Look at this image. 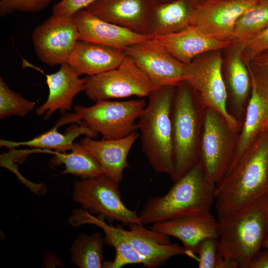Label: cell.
<instances>
[{
    "label": "cell",
    "mask_w": 268,
    "mask_h": 268,
    "mask_svg": "<svg viewBox=\"0 0 268 268\" xmlns=\"http://www.w3.org/2000/svg\"><path fill=\"white\" fill-rule=\"evenodd\" d=\"M258 0H219L201 2L193 9L190 22L209 37L232 42L238 18Z\"/></svg>",
    "instance_id": "obj_13"
},
{
    "label": "cell",
    "mask_w": 268,
    "mask_h": 268,
    "mask_svg": "<svg viewBox=\"0 0 268 268\" xmlns=\"http://www.w3.org/2000/svg\"><path fill=\"white\" fill-rule=\"evenodd\" d=\"M216 186L207 179L200 161L174 182L165 195L149 199L138 214L142 224H155L210 212Z\"/></svg>",
    "instance_id": "obj_2"
},
{
    "label": "cell",
    "mask_w": 268,
    "mask_h": 268,
    "mask_svg": "<svg viewBox=\"0 0 268 268\" xmlns=\"http://www.w3.org/2000/svg\"><path fill=\"white\" fill-rule=\"evenodd\" d=\"M175 88L153 90L137 123L142 150L149 164L156 172L170 176L174 170L171 114Z\"/></svg>",
    "instance_id": "obj_4"
},
{
    "label": "cell",
    "mask_w": 268,
    "mask_h": 268,
    "mask_svg": "<svg viewBox=\"0 0 268 268\" xmlns=\"http://www.w3.org/2000/svg\"><path fill=\"white\" fill-rule=\"evenodd\" d=\"M127 232L132 245L139 256L143 267L155 268L161 266L172 257L186 255L196 259L194 253L186 250L178 243H171L168 235L151 229L143 224L131 223Z\"/></svg>",
    "instance_id": "obj_15"
},
{
    "label": "cell",
    "mask_w": 268,
    "mask_h": 268,
    "mask_svg": "<svg viewBox=\"0 0 268 268\" xmlns=\"http://www.w3.org/2000/svg\"><path fill=\"white\" fill-rule=\"evenodd\" d=\"M153 3H162L173 1L174 0H150Z\"/></svg>",
    "instance_id": "obj_39"
},
{
    "label": "cell",
    "mask_w": 268,
    "mask_h": 268,
    "mask_svg": "<svg viewBox=\"0 0 268 268\" xmlns=\"http://www.w3.org/2000/svg\"><path fill=\"white\" fill-rule=\"evenodd\" d=\"M222 64L220 50L201 54L186 65L185 81L194 90L205 109L216 110L231 127L241 131L242 125L228 109V93L222 72Z\"/></svg>",
    "instance_id": "obj_8"
},
{
    "label": "cell",
    "mask_w": 268,
    "mask_h": 268,
    "mask_svg": "<svg viewBox=\"0 0 268 268\" xmlns=\"http://www.w3.org/2000/svg\"><path fill=\"white\" fill-rule=\"evenodd\" d=\"M268 103V99H266ZM268 131V111L266 117L264 121L262 128L261 132Z\"/></svg>",
    "instance_id": "obj_37"
},
{
    "label": "cell",
    "mask_w": 268,
    "mask_h": 268,
    "mask_svg": "<svg viewBox=\"0 0 268 268\" xmlns=\"http://www.w3.org/2000/svg\"><path fill=\"white\" fill-rule=\"evenodd\" d=\"M153 88L135 63L126 56L118 67L87 76L84 91L94 102L132 96L148 97Z\"/></svg>",
    "instance_id": "obj_10"
},
{
    "label": "cell",
    "mask_w": 268,
    "mask_h": 268,
    "mask_svg": "<svg viewBox=\"0 0 268 268\" xmlns=\"http://www.w3.org/2000/svg\"><path fill=\"white\" fill-rule=\"evenodd\" d=\"M205 108L186 82L176 86L172 107L173 172L175 182L200 161V145Z\"/></svg>",
    "instance_id": "obj_5"
},
{
    "label": "cell",
    "mask_w": 268,
    "mask_h": 268,
    "mask_svg": "<svg viewBox=\"0 0 268 268\" xmlns=\"http://www.w3.org/2000/svg\"><path fill=\"white\" fill-rule=\"evenodd\" d=\"M151 229L176 238L186 250L195 254L198 245L203 240L218 238L219 223L208 212L155 223Z\"/></svg>",
    "instance_id": "obj_19"
},
{
    "label": "cell",
    "mask_w": 268,
    "mask_h": 268,
    "mask_svg": "<svg viewBox=\"0 0 268 268\" xmlns=\"http://www.w3.org/2000/svg\"><path fill=\"white\" fill-rule=\"evenodd\" d=\"M240 43L242 59L246 63L268 50V27Z\"/></svg>",
    "instance_id": "obj_34"
},
{
    "label": "cell",
    "mask_w": 268,
    "mask_h": 268,
    "mask_svg": "<svg viewBox=\"0 0 268 268\" xmlns=\"http://www.w3.org/2000/svg\"><path fill=\"white\" fill-rule=\"evenodd\" d=\"M69 223L74 226L93 224L103 230L106 235L104 242L114 247L116 256L113 262L104 263L103 267L121 268L128 265L141 264L139 256L132 245L127 230L109 225L103 218L95 217L82 208L73 211L69 218Z\"/></svg>",
    "instance_id": "obj_23"
},
{
    "label": "cell",
    "mask_w": 268,
    "mask_h": 268,
    "mask_svg": "<svg viewBox=\"0 0 268 268\" xmlns=\"http://www.w3.org/2000/svg\"><path fill=\"white\" fill-rule=\"evenodd\" d=\"M268 27V0H258L238 19L232 42L243 43Z\"/></svg>",
    "instance_id": "obj_29"
},
{
    "label": "cell",
    "mask_w": 268,
    "mask_h": 268,
    "mask_svg": "<svg viewBox=\"0 0 268 268\" xmlns=\"http://www.w3.org/2000/svg\"><path fill=\"white\" fill-rule=\"evenodd\" d=\"M218 238H208L201 241L198 245L199 268H222L223 259L219 253Z\"/></svg>",
    "instance_id": "obj_32"
},
{
    "label": "cell",
    "mask_w": 268,
    "mask_h": 268,
    "mask_svg": "<svg viewBox=\"0 0 268 268\" xmlns=\"http://www.w3.org/2000/svg\"><path fill=\"white\" fill-rule=\"evenodd\" d=\"M58 129L57 127L54 126L49 131L25 141L13 142L0 140V144L1 146L9 148L22 145L40 149L65 152L73 149L74 141L79 136L85 135L94 138L98 134L82 124L75 123L72 125L63 134L59 133Z\"/></svg>",
    "instance_id": "obj_25"
},
{
    "label": "cell",
    "mask_w": 268,
    "mask_h": 268,
    "mask_svg": "<svg viewBox=\"0 0 268 268\" xmlns=\"http://www.w3.org/2000/svg\"><path fill=\"white\" fill-rule=\"evenodd\" d=\"M126 57L117 49L78 40L67 63L79 75L92 76L118 67Z\"/></svg>",
    "instance_id": "obj_21"
},
{
    "label": "cell",
    "mask_w": 268,
    "mask_h": 268,
    "mask_svg": "<svg viewBox=\"0 0 268 268\" xmlns=\"http://www.w3.org/2000/svg\"><path fill=\"white\" fill-rule=\"evenodd\" d=\"M39 152L55 155L53 163L63 164L65 167L61 174H70L79 176L81 179L104 174L97 160L79 142H74V148L69 153L43 149H39Z\"/></svg>",
    "instance_id": "obj_27"
},
{
    "label": "cell",
    "mask_w": 268,
    "mask_h": 268,
    "mask_svg": "<svg viewBox=\"0 0 268 268\" xmlns=\"http://www.w3.org/2000/svg\"><path fill=\"white\" fill-rule=\"evenodd\" d=\"M245 64L258 91L268 99V50Z\"/></svg>",
    "instance_id": "obj_31"
},
{
    "label": "cell",
    "mask_w": 268,
    "mask_h": 268,
    "mask_svg": "<svg viewBox=\"0 0 268 268\" xmlns=\"http://www.w3.org/2000/svg\"><path fill=\"white\" fill-rule=\"evenodd\" d=\"M193 5L195 6L198 4L199 0H190Z\"/></svg>",
    "instance_id": "obj_41"
},
{
    "label": "cell",
    "mask_w": 268,
    "mask_h": 268,
    "mask_svg": "<svg viewBox=\"0 0 268 268\" xmlns=\"http://www.w3.org/2000/svg\"><path fill=\"white\" fill-rule=\"evenodd\" d=\"M268 195V131L261 132L216 187L221 220Z\"/></svg>",
    "instance_id": "obj_1"
},
{
    "label": "cell",
    "mask_w": 268,
    "mask_h": 268,
    "mask_svg": "<svg viewBox=\"0 0 268 268\" xmlns=\"http://www.w3.org/2000/svg\"><path fill=\"white\" fill-rule=\"evenodd\" d=\"M72 196L81 208L109 222L142 224L139 215L123 203L119 183L104 174L74 182Z\"/></svg>",
    "instance_id": "obj_9"
},
{
    "label": "cell",
    "mask_w": 268,
    "mask_h": 268,
    "mask_svg": "<svg viewBox=\"0 0 268 268\" xmlns=\"http://www.w3.org/2000/svg\"><path fill=\"white\" fill-rule=\"evenodd\" d=\"M215 0H199L198 3H201V2L210 1H215Z\"/></svg>",
    "instance_id": "obj_42"
},
{
    "label": "cell",
    "mask_w": 268,
    "mask_h": 268,
    "mask_svg": "<svg viewBox=\"0 0 268 268\" xmlns=\"http://www.w3.org/2000/svg\"><path fill=\"white\" fill-rule=\"evenodd\" d=\"M153 4L150 0H97L86 9L102 20L148 35Z\"/></svg>",
    "instance_id": "obj_17"
},
{
    "label": "cell",
    "mask_w": 268,
    "mask_h": 268,
    "mask_svg": "<svg viewBox=\"0 0 268 268\" xmlns=\"http://www.w3.org/2000/svg\"><path fill=\"white\" fill-rule=\"evenodd\" d=\"M263 248L268 250V230L262 245Z\"/></svg>",
    "instance_id": "obj_38"
},
{
    "label": "cell",
    "mask_w": 268,
    "mask_h": 268,
    "mask_svg": "<svg viewBox=\"0 0 268 268\" xmlns=\"http://www.w3.org/2000/svg\"><path fill=\"white\" fill-rule=\"evenodd\" d=\"M74 17L77 26L78 40L106 46L124 52L129 46L151 38L102 20L86 9L78 11Z\"/></svg>",
    "instance_id": "obj_16"
},
{
    "label": "cell",
    "mask_w": 268,
    "mask_h": 268,
    "mask_svg": "<svg viewBox=\"0 0 268 268\" xmlns=\"http://www.w3.org/2000/svg\"><path fill=\"white\" fill-rule=\"evenodd\" d=\"M36 103L11 90L0 78V119L10 116L23 117L32 111Z\"/></svg>",
    "instance_id": "obj_30"
},
{
    "label": "cell",
    "mask_w": 268,
    "mask_h": 268,
    "mask_svg": "<svg viewBox=\"0 0 268 268\" xmlns=\"http://www.w3.org/2000/svg\"><path fill=\"white\" fill-rule=\"evenodd\" d=\"M54 0H0V15L5 16L15 11L38 12Z\"/></svg>",
    "instance_id": "obj_33"
},
{
    "label": "cell",
    "mask_w": 268,
    "mask_h": 268,
    "mask_svg": "<svg viewBox=\"0 0 268 268\" xmlns=\"http://www.w3.org/2000/svg\"><path fill=\"white\" fill-rule=\"evenodd\" d=\"M97 0H61L53 8V14L71 16L78 11L86 9Z\"/></svg>",
    "instance_id": "obj_35"
},
{
    "label": "cell",
    "mask_w": 268,
    "mask_h": 268,
    "mask_svg": "<svg viewBox=\"0 0 268 268\" xmlns=\"http://www.w3.org/2000/svg\"><path fill=\"white\" fill-rule=\"evenodd\" d=\"M240 130L231 127L224 117L205 108L200 145V161L207 179L216 187L227 173L234 158Z\"/></svg>",
    "instance_id": "obj_7"
},
{
    "label": "cell",
    "mask_w": 268,
    "mask_h": 268,
    "mask_svg": "<svg viewBox=\"0 0 268 268\" xmlns=\"http://www.w3.org/2000/svg\"><path fill=\"white\" fill-rule=\"evenodd\" d=\"M104 242L100 232L79 235L70 248L71 262L80 268L103 267Z\"/></svg>",
    "instance_id": "obj_28"
},
{
    "label": "cell",
    "mask_w": 268,
    "mask_h": 268,
    "mask_svg": "<svg viewBox=\"0 0 268 268\" xmlns=\"http://www.w3.org/2000/svg\"><path fill=\"white\" fill-rule=\"evenodd\" d=\"M226 64L225 83L230 102V114L242 125L251 90L248 69L242 59V45L232 42Z\"/></svg>",
    "instance_id": "obj_22"
},
{
    "label": "cell",
    "mask_w": 268,
    "mask_h": 268,
    "mask_svg": "<svg viewBox=\"0 0 268 268\" xmlns=\"http://www.w3.org/2000/svg\"><path fill=\"white\" fill-rule=\"evenodd\" d=\"M251 80L250 96L239 134L236 152L229 169L261 132L262 126L268 111L267 100L259 93L251 78Z\"/></svg>",
    "instance_id": "obj_26"
},
{
    "label": "cell",
    "mask_w": 268,
    "mask_h": 268,
    "mask_svg": "<svg viewBox=\"0 0 268 268\" xmlns=\"http://www.w3.org/2000/svg\"><path fill=\"white\" fill-rule=\"evenodd\" d=\"M250 268H268V250H261L251 264Z\"/></svg>",
    "instance_id": "obj_36"
},
{
    "label": "cell",
    "mask_w": 268,
    "mask_h": 268,
    "mask_svg": "<svg viewBox=\"0 0 268 268\" xmlns=\"http://www.w3.org/2000/svg\"><path fill=\"white\" fill-rule=\"evenodd\" d=\"M147 103L143 99L124 101L105 100L86 107L78 105L74 112L65 115L54 126L82 124L100 134L102 138L125 137L138 130L136 121Z\"/></svg>",
    "instance_id": "obj_6"
},
{
    "label": "cell",
    "mask_w": 268,
    "mask_h": 268,
    "mask_svg": "<svg viewBox=\"0 0 268 268\" xmlns=\"http://www.w3.org/2000/svg\"><path fill=\"white\" fill-rule=\"evenodd\" d=\"M150 39L185 65L203 53L229 47L232 43L209 37L192 25L181 31L152 37Z\"/></svg>",
    "instance_id": "obj_18"
},
{
    "label": "cell",
    "mask_w": 268,
    "mask_h": 268,
    "mask_svg": "<svg viewBox=\"0 0 268 268\" xmlns=\"http://www.w3.org/2000/svg\"><path fill=\"white\" fill-rule=\"evenodd\" d=\"M150 39L127 47L124 51L126 56L144 73L154 90L185 81L186 65Z\"/></svg>",
    "instance_id": "obj_12"
},
{
    "label": "cell",
    "mask_w": 268,
    "mask_h": 268,
    "mask_svg": "<svg viewBox=\"0 0 268 268\" xmlns=\"http://www.w3.org/2000/svg\"><path fill=\"white\" fill-rule=\"evenodd\" d=\"M266 196L219 223V253L225 268H250L268 230Z\"/></svg>",
    "instance_id": "obj_3"
},
{
    "label": "cell",
    "mask_w": 268,
    "mask_h": 268,
    "mask_svg": "<svg viewBox=\"0 0 268 268\" xmlns=\"http://www.w3.org/2000/svg\"><path fill=\"white\" fill-rule=\"evenodd\" d=\"M265 208L267 213L268 214V196H267L265 201Z\"/></svg>",
    "instance_id": "obj_40"
},
{
    "label": "cell",
    "mask_w": 268,
    "mask_h": 268,
    "mask_svg": "<svg viewBox=\"0 0 268 268\" xmlns=\"http://www.w3.org/2000/svg\"><path fill=\"white\" fill-rule=\"evenodd\" d=\"M194 6L190 0L153 3L148 21L147 35L151 37L166 35L191 25V15Z\"/></svg>",
    "instance_id": "obj_24"
},
{
    "label": "cell",
    "mask_w": 268,
    "mask_h": 268,
    "mask_svg": "<svg viewBox=\"0 0 268 268\" xmlns=\"http://www.w3.org/2000/svg\"><path fill=\"white\" fill-rule=\"evenodd\" d=\"M139 136L137 132L118 139L95 140L86 136L81 139L79 143L97 160L103 174L119 184L122 181L125 169L128 166V154Z\"/></svg>",
    "instance_id": "obj_20"
},
{
    "label": "cell",
    "mask_w": 268,
    "mask_h": 268,
    "mask_svg": "<svg viewBox=\"0 0 268 268\" xmlns=\"http://www.w3.org/2000/svg\"><path fill=\"white\" fill-rule=\"evenodd\" d=\"M32 39L42 63L55 66L67 62L78 41L74 16L53 14L33 30Z\"/></svg>",
    "instance_id": "obj_11"
},
{
    "label": "cell",
    "mask_w": 268,
    "mask_h": 268,
    "mask_svg": "<svg viewBox=\"0 0 268 268\" xmlns=\"http://www.w3.org/2000/svg\"><path fill=\"white\" fill-rule=\"evenodd\" d=\"M22 66L40 71L46 77L49 94L46 101L36 110L38 115L44 114V118L49 119L56 111L63 114L71 109L75 96L84 91L86 77L81 78L67 63L61 65L58 71L46 74L40 68L22 59Z\"/></svg>",
    "instance_id": "obj_14"
}]
</instances>
